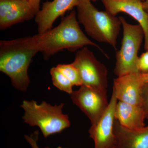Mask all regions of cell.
<instances>
[{
	"label": "cell",
	"mask_w": 148,
	"mask_h": 148,
	"mask_svg": "<svg viewBox=\"0 0 148 148\" xmlns=\"http://www.w3.org/2000/svg\"><path fill=\"white\" fill-rule=\"evenodd\" d=\"M32 38L37 49L42 52L45 59L64 49L75 51L88 45L97 47L106 55L101 48L90 40L80 29L75 10L64 17L54 29L38 34Z\"/></svg>",
	"instance_id": "obj_1"
},
{
	"label": "cell",
	"mask_w": 148,
	"mask_h": 148,
	"mask_svg": "<svg viewBox=\"0 0 148 148\" xmlns=\"http://www.w3.org/2000/svg\"><path fill=\"white\" fill-rule=\"evenodd\" d=\"M38 52L32 37L0 42V71L10 77L16 89L27 90L30 83L28 68Z\"/></svg>",
	"instance_id": "obj_2"
},
{
	"label": "cell",
	"mask_w": 148,
	"mask_h": 148,
	"mask_svg": "<svg viewBox=\"0 0 148 148\" xmlns=\"http://www.w3.org/2000/svg\"><path fill=\"white\" fill-rule=\"evenodd\" d=\"M77 18L88 34L97 41L108 44L116 49L121 23L119 17L98 10L90 0H79Z\"/></svg>",
	"instance_id": "obj_3"
},
{
	"label": "cell",
	"mask_w": 148,
	"mask_h": 148,
	"mask_svg": "<svg viewBox=\"0 0 148 148\" xmlns=\"http://www.w3.org/2000/svg\"><path fill=\"white\" fill-rule=\"evenodd\" d=\"M64 104L52 106L43 101L40 104L34 101L24 100L21 107L25 114L23 120L30 126H38L45 138L60 133L71 125L69 117L64 114L62 108Z\"/></svg>",
	"instance_id": "obj_4"
},
{
	"label": "cell",
	"mask_w": 148,
	"mask_h": 148,
	"mask_svg": "<svg viewBox=\"0 0 148 148\" xmlns=\"http://www.w3.org/2000/svg\"><path fill=\"white\" fill-rule=\"evenodd\" d=\"M123 28L121 46L116 52L114 73L117 77L130 73H140L138 68V51L145 38L140 24L133 25L119 17Z\"/></svg>",
	"instance_id": "obj_5"
},
{
	"label": "cell",
	"mask_w": 148,
	"mask_h": 148,
	"mask_svg": "<svg viewBox=\"0 0 148 148\" xmlns=\"http://www.w3.org/2000/svg\"><path fill=\"white\" fill-rule=\"evenodd\" d=\"M72 64L79 71L82 85L107 89L108 69L87 47L77 51Z\"/></svg>",
	"instance_id": "obj_6"
},
{
	"label": "cell",
	"mask_w": 148,
	"mask_h": 148,
	"mask_svg": "<svg viewBox=\"0 0 148 148\" xmlns=\"http://www.w3.org/2000/svg\"><path fill=\"white\" fill-rule=\"evenodd\" d=\"M71 95L73 103L88 117L91 125L99 121L109 106L107 89L82 85Z\"/></svg>",
	"instance_id": "obj_7"
},
{
	"label": "cell",
	"mask_w": 148,
	"mask_h": 148,
	"mask_svg": "<svg viewBox=\"0 0 148 148\" xmlns=\"http://www.w3.org/2000/svg\"><path fill=\"white\" fill-rule=\"evenodd\" d=\"M118 100L112 90L108 108L99 121L88 130L94 148H116V139L114 132L115 110Z\"/></svg>",
	"instance_id": "obj_8"
},
{
	"label": "cell",
	"mask_w": 148,
	"mask_h": 148,
	"mask_svg": "<svg viewBox=\"0 0 148 148\" xmlns=\"http://www.w3.org/2000/svg\"><path fill=\"white\" fill-rule=\"evenodd\" d=\"M106 11L116 16L127 14L135 19L143 28L145 35V49L148 51V13L142 0H102Z\"/></svg>",
	"instance_id": "obj_9"
},
{
	"label": "cell",
	"mask_w": 148,
	"mask_h": 148,
	"mask_svg": "<svg viewBox=\"0 0 148 148\" xmlns=\"http://www.w3.org/2000/svg\"><path fill=\"white\" fill-rule=\"evenodd\" d=\"M36 14L29 0H0V29L32 19Z\"/></svg>",
	"instance_id": "obj_10"
},
{
	"label": "cell",
	"mask_w": 148,
	"mask_h": 148,
	"mask_svg": "<svg viewBox=\"0 0 148 148\" xmlns=\"http://www.w3.org/2000/svg\"><path fill=\"white\" fill-rule=\"evenodd\" d=\"M144 84L140 73L126 74L114 80L112 90L118 101L141 106V94Z\"/></svg>",
	"instance_id": "obj_11"
},
{
	"label": "cell",
	"mask_w": 148,
	"mask_h": 148,
	"mask_svg": "<svg viewBox=\"0 0 148 148\" xmlns=\"http://www.w3.org/2000/svg\"><path fill=\"white\" fill-rule=\"evenodd\" d=\"M79 4V0H53L43 3L42 8L36 15L35 21L38 32L41 34L50 30L59 16L71 10Z\"/></svg>",
	"instance_id": "obj_12"
},
{
	"label": "cell",
	"mask_w": 148,
	"mask_h": 148,
	"mask_svg": "<svg viewBox=\"0 0 148 148\" xmlns=\"http://www.w3.org/2000/svg\"><path fill=\"white\" fill-rule=\"evenodd\" d=\"M113 128L116 148H148V125L139 129H129L115 119Z\"/></svg>",
	"instance_id": "obj_13"
},
{
	"label": "cell",
	"mask_w": 148,
	"mask_h": 148,
	"mask_svg": "<svg viewBox=\"0 0 148 148\" xmlns=\"http://www.w3.org/2000/svg\"><path fill=\"white\" fill-rule=\"evenodd\" d=\"M114 117L122 126L129 129H139L146 126V114L140 106L119 101Z\"/></svg>",
	"instance_id": "obj_14"
},
{
	"label": "cell",
	"mask_w": 148,
	"mask_h": 148,
	"mask_svg": "<svg viewBox=\"0 0 148 148\" xmlns=\"http://www.w3.org/2000/svg\"><path fill=\"white\" fill-rule=\"evenodd\" d=\"M52 82L54 86L59 90L71 94L73 84L64 74L57 69L53 67L50 70Z\"/></svg>",
	"instance_id": "obj_15"
},
{
	"label": "cell",
	"mask_w": 148,
	"mask_h": 148,
	"mask_svg": "<svg viewBox=\"0 0 148 148\" xmlns=\"http://www.w3.org/2000/svg\"><path fill=\"white\" fill-rule=\"evenodd\" d=\"M56 67L71 82L74 86H81L82 85L79 71L72 63L68 64H58Z\"/></svg>",
	"instance_id": "obj_16"
},
{
	"label": "cell",
	"mask_w": 148,
	"mask_h": 148,
	"mask_svg": "<svg viewBox=\"0 0 148 148\" xmlns=\"http://www.w3.org/2000/svg\"><path fill=\"white\" fill-rule=\"evenodd\" d=\"M141 107L148 118V83L143 84L141 94Z\"/></svg>",
	"instance_id": "obj_17"
},
{
	"label": "cell",
	"mask_w": 148,
	"mask_h": 148,
	"mask_svg": "<svg viewBox=\"0 0 148 148\" xmlns=\"http://www.w3.org/2000/svg\"><path fill=\"white\" fill-rule=\"evenodd\" d=\"M138 68L140 73H148V51H146L139 57Z\"/></svg>",
	"instance_id": "obj_18"
},
{
	"label": "cell",
	"mask_w": 148,
	"mask_h": 148,
	"mask_svg": "<svg viewBox=\"0 0 148 148\" xmlns=\"http://www.w3.org/2000/svg\"><path fill=\"white\" fill-rule=\"evenodd\" d=\"M38 136V132H35L34 135H32L30 136L25 135L24 137L27 142L30 144L32 148H40L37 143ZM45 148H49V147H47Z\"/></svg>",
	"instance_id": "obj_19"
},
{
	"label": "cell",
	"mask_w": 148,
	"mask_h": 148,
	"mask_svg": "<svg viewBox=\"0 0 148 148\" xmlns=\"http://www.w3.org/2000/svg\"><path fill=\"white\" fill-rule=\"evenodd\" d=\"M40 1L41 0H29V4L36 14L40 10Z\"/></svg>",
	"instance_id": "obj_20"
},
{
	"label": "cell",
	"mask_w": 148,
	"mask_h": 148,
	"mask_svg": "<svg viewBox=\"0 0 148 148\" xmlns=\"http://www.w3.org/2000/svg\"><path fill=\"white\" fill-rule=\"evenodd\" d=\"M141 78L144 83H148V73H140Z\"/></svg>",
	"instance_id": "obj_21"
},
{
	"label": "cell",
	"mask_w": 148,
	"mask_h": 148,
	"mask_svg": "<svg viewBox=\"0 0 148 148\" xmlns=\"http://www.w3.org/2000/svg\"><path fill=\"white\" fill-rule=\"evenodd\" d=\"M143 5L145 10L148 13V0H145L143 2Z\"/></svg>",
	"instance_id": "obj_22"
},
{
	"label": "cell",
	"mask_w": 148,
	"mask_h": 148,
	"mask_svg": "<svg viewBox=\"0 0 148 148\" xmlns=\"http://www.w3.org/2000/svg\"><path fill=\"white\" fill-rule=\"evenodd\" d=\"M90 1H91L95 2L96 1H97V0H90Z\"/></svg>",
	"instance_id": "obj_23"
},
{
	"label": "cell",
	"mask_w": 148,
	"mask_h": 148,
	"mask_svg": "<svg viewBox=\"0 0 148 148\" xmlns=\"http://www.w3.org/2000/svg\"><path fill=\"white\" fill-rule=\"evenodd\" d=\"M57 148H63L61 147H58Z\"/></svg>",
	"instance_id": "obj_24"
},
{
	"label": "cell",
	"mask_w": 148,
	"mask_h": 148,
	"mask_svg": "<svg viewBox=\"0 0 148 148\" xmlns=\"http://www.w3.org/2000/svg\"><path fill=\"white\" fill-rule=\"evenodd\" d=\"M142 1H143V2L144 1H145V0H142Z\"/></svg>",
	"instance_id": "obj_25"
},
{
	"label": "cell",
	"mask_w": 148,
	"mask_h": 148,
	"mask_svg": "<svg viewBox=\"0 0 148 148\" xmlns=\"http://www.w3.org/2000/svg\"><path fill=\"white\" fill-rule=\"evenodd\" d=\"M147 119H148V118Z\"/></svg>",
	"instance_id": "obj_26"
}]
</instances>
